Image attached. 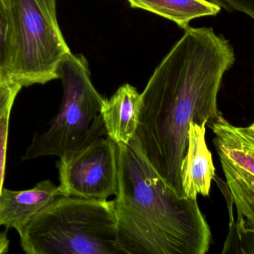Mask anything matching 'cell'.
<instances>
[{"mask_svg": "<svg viewBox=\"0 0 254 254\" xmlns=\"http://www.w3.org/2000/svg\"><path fill=\"white\" fill-rule=\"evenodd\" d=\"M231 43L212 28H191L156 67L143 89L134 138L168 187L185 197L181 166L190 124L211 128L223 117L217 97L224 75L235 62Z\"/></svg>", "mask_w": 254, "mask_h": 254, "instance_id": "1", "label": "cell"}, {"mask_svg": "<svg viewBox=\"0 0 254 254\" xmlns=\"http://www.w3.org/2000/svg\"><path fill=\"white\" fill-rule=\"evenodd\" d=\"M119 146L114 200L118 245L124 254H205L211 233L197 199L166 185L133 137Z\"/></svg>", "mask_w": 254, "mask_h": 254, "instance_id": "2", "label": "cell"}, {"mask_svg": "<svg viewBox=\"0 0 254 254\" xmlns=\"http://www.w3.org/2000/svg\"><path fill=\"white\" fill-rule=\"evenodd\" d=\"M19 237L28 254H124L118 245L114 201L58 197Z\"/></svg>", "mask_w": 254, "mask_h": 254, "instance_id": "3", "label": "cell"}, {"mask_svg": "<svg viewBox=\"0 0 254 254\" xmlns=\"http://www.w3.org/2000/svg\"><path fill=\"white\" fill-rule=\"evenodd\" d=\"M89 63L82 54L68 53L58 74L64 86L59 113L42 134L36 133L23 161L45 156L68 159L97 139L107 135L101 115L106 98L95 89Z\"/></svg>", "mask_w": 254, "mask_h": 254, "instance_id": "4", "label": "cell"}, {"mask_svg": "<svg viewBox=\"0 0 254 254\" xmlns=\"http://www.w3.org/2000/svg\"><path fill=\"white\" fill-rule=\"evenodd\" d=\"M8 15L9 79L22 87L59 79L71 52L58 23L57 0H4Z\"/></svg>", "mask_w": 254, "mask_h": 254, "instance_id": "5", "label": "cell"}, {"mask_svg": "<svg viewBox=\"0 0 254 254\" xmlns=\"http://www.w3.org/2000/svg\"><path fill=\"white\" fill-rule=\"evenodd\" d=\"M64 196L104 201L117 195L119 146L101 137L68 159L57 163Z\"/></svg>", "mask_w": 254, "mask_h": 254, "instance_id": "6", "label": "cell"}, {"mask_svg": "<svg viewBox=\"0 0 254 254\" xmlns=\"http://www.w3.org/2000/svg\"><path fill=\"white\" fill-rule=\"evenodd\" d=\"M62 195L59 186L49 180L39 182L27 190L3 187L0 195V227L14 228L18 234H22L36 215Z\"/></svg>", "mask_w": 254, "mask_h": 254, "instance_id": "7", "label": "cell"}, {"mask_svg": "<svg viewBox=\"0 0 254 254\" xmlns=\"http://www.w3.org/2000/svg\"><path fill=\"white\" fill-rule=\"evenodd\" d=\"M207 124H190L188 145L181 166V180L185 198L208 196L216 175L211 152L206 143Z\"/></svg>", "mask_w": 254, "mask_h": 254, "instance_id": "8", "label": "cell"}, {"mask_svg": "<svg viewBox=\"0 0 254 254\" xmlns=\"http://www.w3.org/2000/svg\"><path fill=\"white\" fill-rule=\"evenodd\" d=\"M141 95L134 86L125 84L110 98H106L101 115L107 137L117 145L128 144L135 135L140 117Z\"/></svg>", "mask_w": 254, "mask_h": 254, "instance_id": "9", "label": "cell"}, {"mask_svg": "<svg viewBox=\"0 0 254 254\" xmlns=\"http://www.w3.org/2000/svg\"><path fill=\"white\" fill-rule=\"evenodd\" d=\"M132 8L142 9L174 22L187 29L197 18L216 16L221 7L208 0H127Z\"/></svg>", "mask_w": 254, "mask_h": 254, "instance_id": "10", "label": "cell"}, {"mask_svg": "<svg viewBox=\"0 0 254 254\" xmlns=\"http://www.w3.org/2000/svg\"><path fill=\"white\" fill-rule=\"evenodd\" d=\"M219 155L238 215L246 217L254 227V174Z\"/></svg>", "mask_w": 254, "mask_h": 254, "instance_id": "11", "label": "cell"}, {"mask_svg": "<svg viewBox=\"0 0 254 254\" xmlns=\"http://www.w3.org/2000/svg\"><path fill=\"white\" fill-rule=\"evenodd\" d=\"M254 254V227L239 215L238 222L230 223V232L222 254Z\"/></svg>", "mask_w": 254, "mask_h": 254, "instance_id": "12", "label": "cell"}, {"mask_svg": "<svg viewBox=\"0 0 254 254\" xmlns=\"http://www.w3.org/2000/svg\"><path fill=\"white\" fill-rule=\"evenodd\" d=\"M9 43L10 32L7 6L4 0H0V83L6 81H11L7 76Z\"/></svg>", "mask_w": 254, "mask_h": 254, "instance_id": "13", "label": "cell"}, {"mask_svg": "<svg viewBox=\"0 0 254 254\" xmlns=\"http://www.w3.org/2000/svg\"><path fill=\"white\" fill-rule=\"evenodd\" d=\"M22 86L11 81L0 83V119L10 113L13 102Z\"/></svg>", "mask_w": 254, "mask_h": 254, "instance_id": "14", "label": "cell"}, {"mask_svg": "<svg viewBox=\"0 0 254 254\" xmlns=\"http://www.w3.org/2000/svg\"><path fill=\"white\" fill-rule=\"evenodd\" d=\"M10 115V113H7L0 119V195L3 189L5 174L6 152Z\"/></svg>", "mask_w": 254, "mask_h": 254, "instance_id": "15", "label": "cell"}, {"mask_svg": "<svg viewBox=\"0 0 254 254\" xmlns=\"http://www.w3.org/2000/svg\"><path fill=\"white\" fill-rule=\"evenodd\" d=\"M229 12L246 13L254 19V0H208Z\"/></svg>", "mask_w": 254, "mask_h": 254, "instance_id": "16", "label": "cell"}, {"mask_svg": "<svg viewBox=\"0 0 254 254\" xmlns=\"http://www.w3.org/2000/svg\"><path fill=\"white\" fill-rule=\"evenodd\" d=\"M237 135L240 137L243 144L250 149L251 151L254 152V134L252 131H249L247 128H239V127H234Z\"/></svg>", "mask_w": 254, "mask_h": 254, "instance_id": "17", "label": "cell"}, {"mask_svg": "<svg viewBox=\"0 0 254 254\" xmlns=\"http://www.w3.org/2000/svg\"><path fill=\"white\" fill-rule=\"evenodd\" d=\"M9 242L6 232L0 233V254H6L8 252Z\"/></svg>", "mask_w": 254, "mask_h": 254, "instance_id": "18", "label": "cell"}, {"mask_svg": "<svg viewBox=\"0 0 254 254\" xmlns=\"http://www.w3.org/2000/svg\"><path fill=\"white\" fill-rule=\"evenodd\" d=\"M247 128L249 131H252V132L254 134V122L252 125H251V126L247 127Z\"/></svg>", "mask_w": 254, "mask_h": 254, "instance_id": "19", "label": "cell"}]
</instances>
